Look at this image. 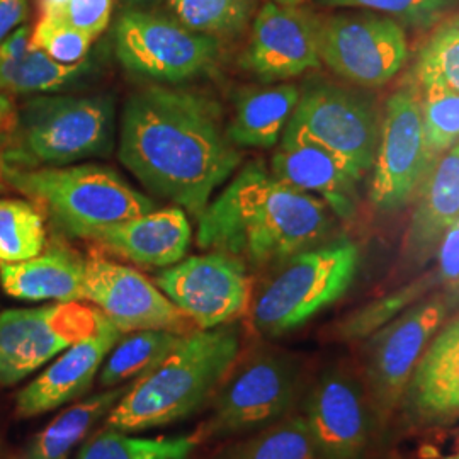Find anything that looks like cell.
<instances>
[{
    "label": "cell",
    "mask_w": 459,
    "mask_h": 459,
    "mask_svg": "<svg viewBox=\"0 0 459 459\" xmlns=\"http://www.w3.org/2000/svg\"><path fill=\"white\" fill-rule=\"evenodd\" d=\"M117 155L148 191L170 199L196 220L242 164L220 104L196 91L165 85L130 96Z\"/></svg>",
    "instance_id": "6da1fadb"
},
{
    "label": "cell",
    "mask_w": 459,
    "mask_h": 459,
    "mask_svg": "<svg viewBox=\"0 0 459 459\" xmlns=\"http://www.w3.org/2000/svg\"><path fill=\"white\" fill-rule=\"evenodd\" d=\"M330 230L332 212L320 197L279 181L263 162H250L197 218V244L265 267L318 246Z\"/></svg>",
    "instance_id": "7a4b0ae2"
},
{
    "label": "cell",
    "mask_w": 459,
    "mask_h": 459,
    "mask_svg": "<svg viewBox=\"0 0 459 459\" xmlns=\"http://www.w3.org/2000/svg\"><path fill=\"white\" fill-rule=\"evenodd\" d=\"M238 354L240 332L233 324L182 335L162 361L130 383L106 415V429L136 434L189 419L213 400Z\"/></svg>",
    "instance_id": "3957f363"
},
{
    "label": "cell",
    "mask_w": 459,
    "mask_h": 459,
    "mask_svg": "<svg viewBox=\"0 0 459 459\" xmlns=\"http://www.w3.org/2000/svg\"><path fill=\"white\" fill-rule=\"evenodd\" d=\"M0 181L30 197L66 235L85 240L99 230L155 210L150 197L104 165H0Z\"/></svg>",
    "instance_id": "277c9868"
},
{
    "label": "cell",
    "mask_w": 459,
    "mask_h": 459,
    "mask_svg": "<svg viewBox=\"0 0 459 459\" xmlns=\"http://www.w3.org/2000/svg\"><path fill=\"white\" fill-rule=\"evenodd\" d=\"M113 147V99L45 94L28 99L14 111L0 165L62 167L106 157Z\"/></svg>",
    "instance_id": "5b68a950"
},
{
    "label": "cell",
    "mask_w": 459,
    "mask_h": 459,
    "mask_svg": "<svg viewBox=\"0 0 459 459\" xmlns=\"http://www.w3.org/2000/svg\"><path fill=\"white\" fill-rule=\"evenodd\" d=\"M361 250L349 238L318 244L278 264L252 307V324L265 337H281L308 324L354 284Z\"/></svg>",
    "instance_id": "8992f818"
},
{
    "label": "cell",
    "mask_w": 459,
    "mask_h": 459,
    "mask_svg": "<svg viewBox=\"0 0 459 459\" xmlns=\"http://www.w3.org/2000/svg\"><path fill=\"white\" fill-rule=\"evenodd\" d=\"M115 53L138 77L181 83L213 72L221 41L186 28L176 17L128 9L116 21Z\"/></svg>",
    "instance_id": "52a82bcc"
},
{
    "label": "cell",
    "mask_w": 459,
    "mask_h": 459,
    "mask_svg": "<svg viewBox=\"0 0 459 459\" xmlns=\"http://www.w3.org/2000/svg\"><path fill=\"white\" fill-rule=\"evenodd\" d=\"M299 388V369L293 358L261 352L231 369L213 398L210 419L196 430L197 443L223 439L286 417Z\"/></svg>",
    "instance_id": "ba28073f"
},
{
    "label": "cell",
    "mask_w": 459,
    "mask_h": 459,
    "mask_svg": "<svg viewBox=\"0 0 459 459\" xmlns=\"http://www.w3.org/2000/svg\"><path fill=\"white\" fill-rule=\"evenodd\" d=\"M451 310L447 293L426 296L366 339V394L375 419L386 422L400 407L417 362Z\"/></svg>",
    "instance_id": "9c48e42d"
},
{
    "label": "cell",
    "mask_w": 459,
    "mask_h": 459,
    "mask_svg": "<svg viewBox=\"0 0 459 459\" xmlns=\"http://www.w3.org/2000/svg\"><path fill=\"white\" fill-rule=\"evenodd\" d=\"M108 318L82 301L0 313V386H13L91 337Z\"/></svg>",
    "instance_id": "30bf717a"
},
{
    "label": "cell",
    "mask_w": 459,
    "mask_h": 459,
    "mask_svg": "<svg viewBox=\"0 0 459 459\" xmlns=\"http://www.w3.org/2000/svg\"><path fill=\"white\" fill-rule=\"evenodd\" d=\"M407 58V34L392 17L369 13L320 17V60L347 82L385 85Z\"/></svg>",
    "instance_id": "8fae6325"
},
{
    "label": "cell",
    "mask_w": 459,
    "mask_h": 459,
    "mask_svg": "<svg viewBox=\"0 0 459 459\" xmlns=\"http://www.w3.org/2000/svg\"><path fill=\"white\" fill-rule=\"evenodd\" d=\"M430 169L420 99L411 87H402L386 100L371 169V204L386 213L402 210L413 199Z\"/></svg>",
    "instance_id": "7c38bea8"
},
{
    "label": "cell",
    "mask_w": 459,
    "mask_h": 459,
    "mask_svg": "<svg viewBox=\"0 0 459 459\" xmlns=\"http://www.w3.org/2000/svg\"><path fill=\"white\" fill-rule=\"evenodd\" d=\"M157 286L201 330L233 324L252 298L247 264L223 252L182 259L157 276Z\"/></svg>",
    "instance_id": "4fadbf2b"
},
{
    "label": "cell",
    "mask_w": 459,
    "mask_h": 459,
    "mask_svg": "<svg viewBox=\"0 0 459 459\" xmlns=\"http://www.w3.org/2000/svg\"><path fill=\"white\" fill-rule=\"evenodd\" d=\"M85 299L121 333L169 330L186 335L197 328L142 273L98 254L85 259Z\"/></svg>",
    "instance_id": "5bb4252c"
},
{
    "label": "cell",
    "mask_w": 459,
    "mask_h": 459,
    "mask_svg": "<svg viewBox=\"0 0 459 459\" xmlns=\"http://www.w3.org/2000/svg\"><path fill=\"white\" fill-rule=\"evenodd\" d=\"M288 125L342 155L362 174L373 169L379 128L375 109L361 96L332 83H310Z\"/></svg>",
    "instance_id": "9a60e30c"
},
{
    "label": "cell",
    "mask_w": 459,
    "mask_h": 459,
    "mask_svg": "<svg viewBox=\"0 0 459 459\" xmlns=\"http://www.w3.org/2000/svg\"><path fill=\"white\" fill-rule=\"evenodd\" d=\"M242 66L261 82H284L322 65L320 17L299 5L265 2L252 21Z\"/></svg>",
    "instance_id": "2e32d148"
},
{
    "label": "cell",
    "mask_w": 459,
    "mask_h": 459,
    "mask_svg": "<svg viewBox=\"0 0 459 459\" xmlns=\"http://www.w3.org/2000/svg\"><path fill=\"white\" fill-rule=\"evenodd\" d=\"M371 405L361 381L344 366L313 385L305 405L316 459H362L371 436Z\"/></svg>",
    "instance_id": "e0dca14e"
},
{
    "label": "cell",
    "mask_w": 459,
    "mask_h": 459,
    "mask_svg": "<svg viewBox=\"0 0 459 459\" xmlns=\"http://www.w3.org/2000/svg\"><path fill=\"white\" fill-rule=\"evenodd\" d=\"M269 170L279 181L320 197L341 220H351L358 213L361 170L290 125L281 136Z\"/></svg>",
    "instance_id": "ac0fdd59"
},
{
    "label": "cell",
    "mask_w": 459,
    "mask_h": 459,
    "mask_svg": "<svg viewBox=\"0 0 459 459\" xmlns=\"http://www.w3.org/2000/svg\"><path fill=\"white\" fill-rule=\"evenodd\" d=\"M400 409L415 427L459 420V315L437 330L403 392Z\"/></svg>",
    "instance_id": "d6986e66"
},
{
    "label": "cell",
    "mask_w": 459,
    "mask_h": 459,
    "mask_svg": "<svg viewBox=\"0 0 459 459\" xmlns=\"http://www.w3.org/2000/svg\"><path fill=\"white\" fill-rule=\"evenodd\" d=\"M119 339L121 332L106 320L96 333L70 345L17 394V417H36L82 396L92 386L104 359Z\"/></svg>",
    "instance_id": "ffe728a7"
},
{
    "label": "cell",
    "mask_w": 459,
    "mask_h": 459,
    "mask_svg": "<svg viewBox=\"0 0 459 459\" xmlns=\"http://www.w3.org/2000/svg\"><path fill=\"white\" fill-rule=\"evenodd\" d=\"M91 240L136 265L170 267L186 257L193 229L187 213L170 206L99 230Z\"/></svg>",
    "instance_id": "44dd1931"
},
{
    "label": "cell",
    "mask_w": 459,
    "mask_h": 459,
    "mask_svg": "<svg viewBox=\"0 0 459 459\" xmlns=\"http://www.w3.org/2000/svg\"><path fill=\"white\" fill-rule=\"evenodd\" d=\"M432 165L405 237V257L413 264L434 255L446 230L459 220V142Z\"/></svg>",
    "instance_id": "7402d4cb"
},
{
    "label": "cell",
    "mask_w": 459,
    "mask_h": 459,
    "mask_svg": "<svg viewBox=\"0 0 459 459\" xmlns=\"http://www.w3.org/2000/svg\"><path fill=\"white\" fill-rule=\"evenodd\" d=\"M0 286L21 301H82L85 259L62 244L28 261L0 264Z\"/></svg>",
    "instance_id": "603a6c76"
},
{
    "label": "cell",
    "mask_w": 459,
    "mask_h": 459,
    "mask_svg": "<svg viewBox=\"0 0 459 459\" xmlns=\"http://www.w3.org/2000/svg\"><path fill=\"white\" fill-rule=\"evenodd\" d=\"M301 91L295 83H276L244 91L235 100L227 125L233 145L238 148H273L278 145Z\"/></svg>",
    "instance_id": "cb8c5ba5"
},
{
    "label": "cell",
    "mask_w": 459,
    "mask_h": 459,
    "mask_svg": "<svg viewBox=\"0 0 459 459\" xmlns=\"http://www.w3.org/2000/svg\"><path fill=\"white\" fill-rule=\"evenodd\" d=\"M130 383L106 388L60 411L48 426L41 429L28 446L22 459H68L85 441L92 427L106 417L128 390Z\"/></svg>",
    "instance_id": "d4e9b609"
},
{
    "label": "cell",
    "mask_w": 459,
    "mask_h": 459,
    "mask_svg": "<svg viewBox=\"0 0 459 459\" xmlns=\"http://www.w3.org/2000/svg\"><path fill=\"white\" fill-rule=\"evenodd\" d=\"M92 60L60 64L31 43L17 56H0V94L4 96H45L62 92L81 82L92 72Z\"/></svg>",
    "instance_id": "484cf974"
},
{
    "label": "cell",
    "mask_w": 459,
    "mask_h": 459,
    "mask_svg": "<svg viewBox=\"0 0 459 459\" xmlns=\"http://www.w3.org/2000/svg\"><path fill=\"white\" fill-rule=\"evenodd\" d=\"M437 288H443V282L437 271L430 269L411 282L402 284L392 293L379 296L362 305L361 308L349 313L335 325L333 337L342 342L364 341Z\"/></svg>",
    "instance_id": "4316f807"
},
{
    "label": "cell",
    "mask_w": 459,
    "mask_h": 459,
    "mask_svg": "<svg viewBox=\"0 0 459 459\" xmlns=\"http://www.w3.org/2000/svg\"><path fill=\"white\" fill-rule=\"evenodd\" d=\"M181 333L169 330H140L119 339L99 371V385L115 388L132 383L181 342Z\"/></svg>",
    "instance_id": "83f0119b"
},
{
    "label": "cell",
    "mask_w": 459,
    "mask_h": 459,
    "mask_svg": "<svg viewBox=\"0 0 459 459\" xmlns=\"http://www.w3.org/2000/svg\"><path fill=\"white\" fill-rule=\"evenodd\" d=\"M197 437H140L113 429L100 430L83 444L75 459H187Z\"/></svg>",
    "instance_id": "f1b7e54d"
},
{
    "label": "cell",
    "mask_w": 459,
    "mask_h": 459,
    "mask_svg": "<svg viewBox=\"0 0 459 459\" xmlns=\"http://www.w3.org/2000/svg\"><path fill=\"white\" fill-rule=\"evenodd\" d=\"M169 9L186 28L221 39L246 31L259 0H169Z\"/></svg>",
    "instance_id": "f546056e"
},
{
    "label": "cell",
    "mask_w": 459,
    "mask_h": 459,
    "mask_svg": "<svg viewBox=\"0 0 459 459\" xmlns=\"http://www.w3.org/2000/svg\"><path fill=\"white\" fill-rule=\"evenodd\" d=\"M216 459H316V453L303 415H293L230 446Z\"/></svg>",
    "instance_id": "4dcf8cb0"
},
{
    "label": "cell",
    "mask_w": 459,
    "mask_h": 459,
    "mask_svg": "<svg viewBox=\"0 0 459 459\" xmlns=\"http://www.w3.org/2000/svg\"><path fill=\"white\" fill-rule=\"evenodd\" d=\"M47 247L41 210L26 199L0 197V264L33 259Z\"/></svg>",
    "instance_id": "1f68e13d"
},
{
    "label": "cell",
    "mask_w": 459,
    "mask_h": 459,
    "mask_svg": "<svg viewBox=\"0 0 459 459\" xmlns=\"http://www.w3.org/2000/svg\"><path fill=\"white\" fill-rule=\"evenodd\" d=\"M413 74L420 87L437 83L459 92V14L444 21L427 39Z\"/></svg>",
    "instance_id": "d6a6232c"
},
{
    "label": "cell",
    "mask_w": 459,
    "mask_h": 459,
    "mask_svg": "<svg viewBox=\"0 0 459 459\" xmlns=\"http://www.w3.org/2000/svg\"><path fill=\"white\" fill-rule=\"evenodd\" d=\"M422 125L427 153L434 164L459 142V92L437 83L422 85Z\"/></svg>",
    "instance_id": "836d02e7"
},
{
    "label": "cell",
    "mask_w": 459,
    "mask_h": 459,
    "mask_svg": "<svg viewBox=\"0 0 459 459\" xmlns=\"http://www.w3.org/2000/svg\"><path fill=\"white\" fill-rule=\"evenodd\" d=\"M96 39L55 14H39L34 24L30 43L45 51L60 64H79L87 58V53Z\"/></svg>",
    "instance_id": "e575fe53"
},
{
    "label": "cell",
    "mask_w": 459,
    "mask_h": 459,
    "mask_svg": "<svg viewBox=\"0 0 459 459\" xmlns=\"http://www.w3.org/2000/svg\"><path fill=\"white\" fill-rule=\"evenodd\" d=\"M324 7H358L392 17L402 26L426 30L443 19L455 0H315Z\"/></svg>",
    "instance_id": "d590c367"
},
{
    "label": "cell",
    "mask_w": 459,
    "mask_h": 459,
    "mask_svg": "<svg viewBox=\"0 0 459 459\" xmlns=\"http://www.w3.org/2000/svg\"><path fill=\"white\" fill-rule=\"evenodd\" d=\"M55 16L98 39L111 22L113 0H68Z\"/></svg>",
    "instance_id": "8d00e7d4"
},
{
    "label": "cell",
    "mask_w": 459,
    "mask_h": 459,
    "mask_svg": "<svg viewBox=\"0 0 459 459\" xmlns=\"http://www.w3.org/2000/svg\"><path fill=\"white\" fill-rule=\"evenodd\" d=\"M436 271L443 286H455L459 281V220H456L446 233L436 250Z\"/></svg>",
    "instance_id": "74e56055"
},
{
    "label": "cell",
    "mask_w": 459,
    "mask_h": 459,
    "mask_svg": "<svg viewBox=\"0 0 459 459\" xmlns=\"http://www.w3.org/2000/svg\"><path fill=\"white\" fill-rule=\"evenodd\" d=\"M28 14V0H0V43L13 33Z\"/></svg>",
    "instance_id": "f35d334b"
},
{
    "label": "cell",
    "mask_w": 459,
    "mask_h": 459,
    "mask_svg": "<svg viewBox=\"0 0 459 459\" xmlns=\"http://www.w3.org/2000/svg\"><path fill=\"white\" fill-rule=\"evenodd\" d=\"M68 0H38L39 14H56Z\"/></svg>",
    "instance_id": "ab89813d"
},
{
    "label": "cell",
    "mask_w": 459,
    "mask_h": 459,
    "mask_svg": "<svg viewBox=\"0 0 459 459\" xmlns=\"http://www.w3.org/2000/svg\"><path fill=\"white\" fill-rule=\"evenodd\" d=\"M14 116V106H13V100L4 94H0V121L4 123H11Z\"/></svg>",
    "instance_id": "60d3db41"
},
{
    "label": "cell",
    "mask_w": 459,
    "mask_h": 459,
    "mask_svg": "<svg viewBox=\"0 0 459 459\" xmlns=\"http://www.w3.org/2000/svg\"><path fill=\"white\" fill-rule=\"evenodd\" d=\"M447 298H449V301H451V307H453V310L455 308H458L459 307V281L455 284V286H451V288H447Z\"/></svg>",
    "instance_id": "b9f144b4"
},
{
    "label": "cell",
    "mask_w": 459,
    "mask_h": 459,
    "mask_svg": "<svg viewBox=\"0 0 459 459\" xmlns=\"http://www.w3.org/2000/svg\"><path fill=\"white\" fill-rule=\"evenodd\" d=\"M9 125H11V123L0 121V164H2V152H4V147H5V138H7Z\"/></svg>",
    "instance_id": "7bdbcfd3"
},
{
    "label": "cell",
    "mask_w": 459,
    "mask_h": 459,
    "mask_svg": "<svg viewBox=\"0 0 459 459\" xmlns=\"http://www.w3.org/2000/svg\"><path fill=\"white\" fill-rule=\"evenodd\" d=\"M276 4H282V5H301L305 0H273Z\"/></svg>",
    "instance_id": "ee69618b"
},
{
    "label": "cell",
    "mask_w": 459,
    "mask_h": 459,
    "mask_svg": "<svg viewBox=\"0 0 459 459\" xmlns=\"http://www.w3.org/2000/svg\"><path fill=\"white\" fill-rule=\"evenodd\" d=\"M123 2L128 5H143V4H152L155 0H123Z\"/></svg>",
    "instance_id": "f6af8a7d"
},
{
    "label": "cell",
    "mask_w": 459,
    "mask_h": 459,
    "mask_svg": "<svg viewBox=\"0 0 459 459\" xmlns=\"http://www.w3.org/2000/svg\"><path fill=\"white\" fill-rule=\"evenodd\" d=\"M444 459H459V451L453 453V455H449V456H446Z\"/></svg>",
    "instance_id": "bcb514c9"
}]
</instances>
